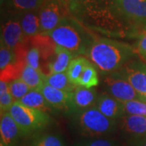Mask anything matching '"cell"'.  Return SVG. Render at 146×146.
<instances>
[{
  "label": "cell",
  "mask_w": 146,
  "mask_h": 146,
  "mask_svg": "<svg viewBox=\"0 0 146 146\" xmlns=\"http://www.w3.org/2000/svg\"><path fill=\"white\" fill-rule=\"evenodd\" d=\"M134 48L109 38H94L84 55L102 75L119 71L135 56Z\"/></svg>",
  "instance_id": "cell-1"
},
{
  "label": "cell",
  "mask_w": 146,
  "mask_h": 146,
  "mask_svg": "<svg viewBox=\"0 0 146 146\" xmlns=\"http://www.w3.org/2000/svg\"><path fill=\"white\" fill-rule=\"evenodd\" d=\"M75 129L89 139L104 138L111 135L118 127V121L104 115L96 106L72 114Z\"/></svg>",
  "instance_id": "cell-2"
},
{
  "label": "cell",
  "mask_w": 146,
  "mask_h": 146,
  "mask_svg": "<svg viewBox=\"0 0 146 146\" xmlns=\"http://www.w3.org/2000/svg\"><path fill=\"white\" fill-rule=\"evenodd\" d=\"M47 34L56 45L68 49L76 57L84 54L89 43L94 39L80 23L68 16Z\"/></svg>",
  "instance_id": "cell-3"
},
{
  "label": "cell",
  "mask_w": 146,
  "mask_h": 146,
  "mask_svg": "<svg viewBox=\"0 0 146 146\" xmlns=\"http://www.w3.org/2000/svg\"><path fill=\"white\" fill-rule=\"evenodd\" d=\"M9 113L21 128L24 136L44 129L51 122L48 113L26 106L18 101H16L11 106Z\"/></svg>",
  "instance_id": "cell-4"
},
{
  "label": "cell",
  "mask_w": 146,
  "mask_h": 146,
  "mask_svg": "<svg viewBox=\"0 0 146 146\" xmlns=\"http://www.w3.org/2000/svg\"><path fill=\"white\" fill-rule=\"evenodd\" d=\"M26 65L27 54L14 52L1 42L0 80L9 83L20 78Z\"/></svg>",
  "instance_id": "cell-5"
},
{
  "label": "cell",
  "mask_w": 146,
  "mask_h": 146,
  "mask_svg": "<svg viewBox=\"0 0 146 146\" xmlns=\"http://www.w3.org/2000/svg\"><path fill=\"white\" fill-rule=\"evenodd\" d=\"M68 9L64 0H44L39 9L41 33L47 34L68 16Z\"/></svg>",
  "instance_id": "cell-6"
},
{
  "label": "cell",
  "mask_w": 146,
  "mask_h": 146,
  "mask_svg": "<svg viewBox=\"0 0 146 146\" xmlns=\"http://www.w3.org/2000/svg\"><path fill=\"white\" fill-rule=\"evenodd\" d=\"M1 42L14 52H28V37L23 33L19 15L9 17L2 25Z\"/></svg>",
  "instance_id": "cell-7"
},
{
  "label": "cell",
  "mask_w": 146,
  "mask_h": 146,
  "mask_svg": "<svg viewBox=\"0 0 146 146\" xmlns=\"http://www.w3.org/2000/svg\"><path fill=\"white\" fill-rule=\"evenodd\" d=\"M103 84L107 94L122 102L134 99H142L120 70L104 75Z\"/></svg>",
  "instance_id": "cell-8"
},
{
  "label": "cell",
  "mask_w": 146,
  "mask_h": 146,
  "mask_svg": "<svg viewBox=\"0 0 146 146\" xmlns=\"http://www.w3.org/2000/svg\"><path fill=\"white\" fill-rule=\"evenodd\" d=\"M117 121L120 132L126 140L140 145L146 139V116L125 115Z\"/></svg>",
  "instance_id": "cell-9"
},
{
  "label": "cell",
  "mask_w": 146,
  "mask_h": 146,
  "mask_svg": "<svg viewBox=\"0 0 146 146\" xmlns=\"http://www.w3.org/2000/svg\"><path fill=\"white\" fill-rule=\"evenodd\" d=\"M120 72L136 89L137 94L146 101V64L140 60L131 59Z\"/></svg>",
  "instance_id": "cell-10"
},
{
  "label": "cell",
  "mask_w": 146,
  "mask_h": 146,
  "mask_svg": "<svg viewBox=\"0 0 146 146\" xmlns=\"http://www.w3.org/2000/svg\"><path fill=\"white\" fill-rule=\"evenodd\" d=\"M23 136V132L9 111L1 114L0 146H18Z\"/></svg>",
  "instance_id": "cell-11"
},
{
  "label": "cell",
  "mask_w": 146,
  "mask_h": 146,
  "mask_svg": "<svg viewBox=\"0 0 146 146\" xmlns=\"http://www.w3.org/2000/svg\"><path fill=\"white\" fill-rule=\"evenodd\" d=\"M122 16L139 25H146V0H114Z\"/></svg>",
  "instance_id": "cell-12"
},
{
  "label": "cell",
  "mask_w": 146,
  "mask_h": 146,
  "mask_svg": "<svg viewBox=\"0 0 146 146\" xmlns=\"http://www.w3.org/2000/svg\"><path fill=\"white\" fill-rule=\"evenodd\" d=\"M39 90L54 109L72 114V92L55 89L46 83Z\"/></svg>",
  "instance_id": "cell-13"
},
{
  "label": "cell",
  "mask_w": 146,
  "mask_h": 146,
  "mask_svg": "<svg viewBox=\"0 0 146 146\" xmlns=\"http://www.w3.org/2000/svg\"><path fill=\"white\" fill-rule=\"evenodd\" d=\"M99 95L94 89L76 86L72 92V114L95 106Z\"/></svg>",
  "instance_id": "cell-14"
},
{
  "label": "cell",
  "mask_w": 146,
  "mask_h": 146,
  "mask_svg": "<svg viewBox=\"0 0 146 146\" xmlns=\"http://www.w3.org/2000/svg\"><path fill=\"white\" fill-rule=\"evenodd\" d=\"M95 106L103 115L111 119L118 120L123 115H125L123 102L115 98L109 94H102L99 95Z\"/></svg>",
  "instance_id": "cell-15"
},
{
  "label": "cell",
  "mask_w": 146,
  "mask_h": 146,
  "mask_svg": "<svg viewBox=\"0 0 146 146\" xmlns=\"http://www.w3.org/2000/svg\"><path fill=\"white\" fill-rule=\"evenodd\" d=\"M75 57L73 53L68 49L57 45L55 53L48 64L49 75L53 73L67 72L70 63Z\"/></svg>",
  "instance_id": "cell-16"
},
{
  "label": "cell",
  "mask_w": 146,
  "mask_h": 146,
  "mask_svg": "<svg viewBox=\"0 0 146 146\" xmlns=\"http://www.w3.org/2000/svg\"><path fill=\"white\" fill-rule=\"evenodd\" d=\"M19 18L23 33L26 37L36 36L41 33L39 10L21 12Z\"/></svg>",
  "instance_id": "cell-17"
},
{
  "label": "cell",
  "mask_w": 146,
  "mask_h": 146,
  "mask_svg": "<svg viewBox=\"0 0 146 146\" xmlns=\"http://www.w3.org/2000/svg\"><path fill=\"white\" fill-rule=\"evenodd\" d=\"M18 102L26 106L40 110L48 114L54 111V109L49 104L39 89H30L29 92L22 98L18 100Z\"/></svg>",
  "instance_id": "cell-18"
},
{
  "label": "cell",
  "mask_w": 146,
  "mask_h": 146,
  "mask_svg": "<svg viewBox=\"0 0 146 146\" xmlns=\"http://www.w3.org/2000/svg\"><path fill=\"white\" fill-rule=\"evenodd\" d=\"M44 82L55 89L67 92H73L77 86L70 81L67 72L53 73L44 76Z\"/></svg>",
  "instance_id": "cell-19"
},
{
  "label": "cell",
  "mask_w": 146,
  "mask_h": 146,
  "mask_svg": "<svg viewBox=\"0 0 146 146\" xmlns=\"http://www.w3.org/2000/svg\"><path fill=\"white\" fill-rule=\"evenodd\" d=\"M44 74L41 70L27 64L21 74V78L31 89H40L44 82Z\"/></svg>",
  "instance_id": "cell-20"
},
{
  "label": "cell",
  "mask_w": 146,
  "mask_h": 146,
  "mask_svg": "<svg viewBox=\"0 0 146 146\" xmlns=\"http://www.w3.org/2000/svg\"><path fill=\"white\" fill-rule=\"evenodd\" d=\"M99 84L98 69L94 64L89 61L79 79L77 85L87 89H93Z\"/></svg>",
  "instance_id": "cell-21"
},
{
  "label": "cell",
  "mask_w": 146,
  "mask_h": 146,
  "mask_svg": "<svg viewBox=\"0 0 146 146\" xmlns=\"http://www.w3.org/2000/svg\"><path fill=\"white\" fill-rule=\"evenodd\" d=\"M89 60L88 58L83 57V56H80V55L75 57L72 60V62L68 67V71H67V74H68V76L70 81L73 84L77 85L79 79L83 72L85 66L89 63Z\"/></svg>",
  "instance_id": "cell-22"
},
{
  "label": "cell",
  "mask_w": 146,
  "mask_h": 146,
  "mask_svg": "<svg viewBox=\"0 0 146 146\" xmlns=\"http://www.w3.org/2000/svg\"><path fill=\"white\" fill-rule=\"evenodd\" d=\"M30 146H65L61 136L56 134L46 133L34 137Z\"/></svg>",
  "instance_id": "cell-23"
},
{
  "label": "cell",
  "mask_w": 146,
  "mask_h": 146,
  "mask_svg": "<svg viewBox=\"0 0 146 146\" xmlns=\"http://www.w3.org/2000/svg\"><path fill=\"white\" fill-rule=\"evenodd\" d=\"M125 115L146 116V101L143 99H134L123 102Z\"/></svg>",
  "instance_id": "cell-24"
},
{
  "label": "cell",
  "mask_w": 146,
  "mask_h": 146,
  "mask_svg": "<svg viewBox=\"0 0 146 146\" xmlns=\"http://www.w3.org/2000/svg\"><path fill=\"white\" fill-rule=\"evenodd\" d=\"M16 102L11 94L8 83L0 80V110L1 114L9 111L11 106Z\"/></svg>",
  "instance_id": "cell-25"
},
{
  "label": "cell",
  "mask_w": 146,
  "mask_h": 146,
  "mask_svg": "<svg viewBox=\"0 0 146 146\" xmlns=\"http://www.w3.org/2000/svg\"><path fill=\"white\" fill-rule=\"evenodd\" d=\"M8 88L14 99L18 101L25 96L30 90V88L22 79L17 78L8 83Z\"/></svg>",
  "instance_id": "cell-26"
},
{
  "label": "cell",
  "mask_w": 146,
  "mask_h": 146,
  "mask_svg": "<svg viewBox=\"0 0 146 146\" xmlns=\"http://www.w3.org/2000/svg\"><path fill=\"white\" fill-rule=\"evenodd\" d=\"M28 52H27V64L33 68L41 70L42 68V58L39 48L29 41L28 37Z\"/></svg>",
  "instance_id": "cell-27"
},
{
  "label": "cell",
  "mask_w": 146,
  "mask_h": 146,
  "mask_svg": "<svg viewBox=\"0 0 146 146\" xmlns=\"http://www.w3.org/2000/svg\"><path fill=\"white\" fill-rule=\"evenodd\" d=\"M44 0H11V5L21 12L39 10Z\"/></svg>",
  "instance_id": "cell-28"
},
{
  "label": "cell",
  "mask_w": 146,
  "mask_h": 146,
  "mask_svg": "<svg viewBox=\"0 0 146 146\" xmlns=\"http://www.w3.org/2000/svg\"><path fill=\"white\" fill-rule=\"evenodd\" d=\"M74 146H122L118 141L110 138H97L79 142Z\"/></svg>",
  "instance_id": "cell-29"
},
{
  "label": "cell",
  "mask_w": 146,
  "mask_h": 146,
  "mask_svg": "<svg viewBox=\"0 0 146 146\" xmlns=\"http://www.w3.org/2000/svg\"><path fill=\"white\" fill-rule=\"evenodd\" d=\"M136 50L138 53L146 60V31L142 33L136 44Z\"/></svg>",
  "instance_id": "cell-30"
},
{
  "label": "cell",
  "mask_w": 146,
  "mask_h": 146,
  "mask_svg": "<svg viewBox=\"0 0 146 146\" xmlns=\"http://www.w3.org/2000/svg\"><path fill=\"white\" fill-rule=\"evenodd\" d=\"M0 2H1V5H5L7 3H10L11 4V0H0Z\"/></svg>",
  "instance_id": "cell-31"
},
{
  "label": "cell",
  "mask_w": 146,
  "mask_h": 146,
  "mask_svg": "<svg viewBox=\"0 0 146 146\" xmlns=\"http://www.w3.org/2000/svg\"><path fill=\"white\" fill-rule=\"evenodd\" d=\"M140 146H146V139L145 140V141H143L142 142H141V144L139 145Z\"/></svg>",
  "instance_id": "cell-32"
},
{
  "label": "cell",
  "mask_w": 146,
  "mask_h": 146,
  "mask_svg": "<svg viewBox=\"0 0 146 146\" xmlns=\"http://www.w3.org/2000/svg\"><path fill=\"white\" fill-rule=\"evenodd\" d=\"M72 1H78V0H72Z\"/></svg>",
  "instance_id": "cell-33"
}]
</instances>
